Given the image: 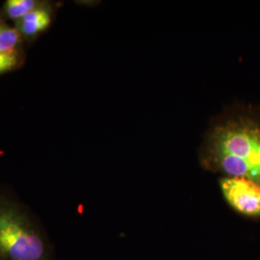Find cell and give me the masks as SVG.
I'll return each mask as SVG.
<instances>
[{"label": "cell", "instance_id": "obj_7", "mask_svg": "<svg viewBox=\"0 0 260 260\" xmlns=\"http://www.w3.org/2000/svg\"><path fill=\"white\" fill-rule=\"evenodd\" d=\"M24 52H0V75L8 74L19 69L24 62Z\"/></svg>", "mask_w": 260, "mask_h": 260}, {"label": "cell", "instance_id": "obj_1", "mask_svg": "<svg viewBox=\"0 0 260 260\" xmlns=\"http://www.w3.org/2000/svg\"><path fill=\"white\" fill-rule=\"evenodd\" d=\"M199 159L208 171L260 183V104H233L216 116Z\"/></svg>", "mask_w": 260, "mask_h": 260}, {"label": "cell", "instance_id": "obj_6", "mask_svg": "<svg viewBox=\"0 0 260 260\" xmlns=\"http://www.w3.org/2000/svg\"><path fill=\"white\" fill-rule=\"evenodd\" d=\"M42 3V0H7L0 10V14L7 21L11 20L15 23Z\"/></svg>", "mask_w": 260, "mask_h": 260}, {"label": "cell", "instance_id": "obj_2", "mask_svg": "<svg viewBox=\"0 0 260 260\" xmlns=\"http://www.w3.org/2000/svg\"><path fill=\"white\" fill-rule=\"evenodd\" d=\"M0 260H52L47 237L21 205L0 194Z\"/></svg>", "mask_w": 260, "mask_h": 260}, {"label": "cell", "instance_id": "obj_5", "mask_svg": "<svg viewBox=\"0 0 260 260\" xmlns=\"http://www.w3.org/2000/svg\"><path fill=\"white\" fill-rule=\"evenodd\" d=\"M24 43L15 26H12L0 14V52H21Z\"/></svg>", "mask_w": 260, "mask_h": 260}, {"label": "cell", "instance_id": "obj_4", "mask_svg": "<svg viewBox=\"0 0 260 260\" xmlns=\"http://www.w3.org/2000/svg\"><path fill=\"white\" fill-rule=\"evenodd\" d=\"M55 10L53 3L43 1L36 9L14 23L24 42H33L50 27Z\"/></svg>", "mask_w": 260, "mask_h": 260}, {"label": "cell", "instance_id": "obj_3", "mask_svg": "<svg viewBox=\"0 0 260 260\" xmlns=\"http://www.w3.org/2000/svg\"><path fill=\"white\" fill-rule=\"evenodd\" d=\"M219 183L223 199L235 212L260 219V183L241 177H223Z\"/></svg>", "mask_w": 260, "mask_h": 260}]
</instances>
